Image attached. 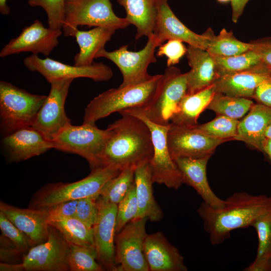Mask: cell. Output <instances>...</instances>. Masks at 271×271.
Returning <instances> with one entry per match:
<instances>
[{
	"instance_id": "1",
	"label": "cell",
	"mask_w": 271,
	"mask_h": 271,
	"mask_svg": "<svg viewBox=\"0 0 271 271\" xmlns=\"http://www.w3.org/2000/svg\"><path fill=\"white\" fill-rule=\"evenodd\" d=\"M224 201V205L219 208L203 202L196 210L213 245L228 239L232 231L250 226L258 217L271 210V196L237 192Z\"/></svg>"
},
{
	"instance_id": "2",
	"label": "cell",
	"mask_w": 271,
	"mask_h": 271,
	"mask_svg": "<svg viewBox=\"0 0 271 271\" xmlns=\"http://www.w3.org/2000/svg\"><path fill=\"white\" fill-rule=\"evenodd\" d=\"M109 124V137L101 157L102 167L110 166L120 171L136 169L150 162L154 154L151 132L141 118L122 114Z\"/></svg>"
},
{
	"instance_id": "3",
	"label": "cell",
	"mask_w": 271,
	"mask_h": 271,
	"mask_svg": "<svg viewBox=\"0 0 271 271\" xmlns=\"http://www.w3.org/2000/svg\"><path fill=\"white\" fill-rule=\"evenodd\" d=\"M162 77L163 74L155 75L144 83L102 92L85 107L83 123L95 124L97 120L113 113L146 107L153 99Z\"/></svg>"
},
{
	"instance_id": "4",
	"label": "cell",
	"mask_w": 271,
	"mask_h": 271,
	"mask_svg": "<svg viewBox=\"0 0 271 271\" xmlns=\"http://www.w3.org/2000/svg\"><path fill=\"white\" fill-rule=\"evenodd\" d=\"M120 171L110 166L100 167L91 170L89 175L78 181L45 185L35 193L29 207L45 208L64 201L99 196L104 184Z\"/></svg>"
},
{
	"instance_id": "5",
	"label": "cell",
	"mask_w": 271,
	"mask_h": 271,
	"mask_svg": "<svg viewBox=\"0 0 271 271\" xmlns=\"http://www.w3.org/2000/svg\"><path fill=\"white\" fill-rule=\"evenodd\" d=\"M46 98L47 95L32 94L1 81L0 123L4 134L31 126Z\"/></svg>"
},
{
	"instance_id": "6",
	"label": "cell",
	"mask_w": 271,
	"mask_h": 271,
	"mask_svg": "<svg viewBox=\"0 0 271 271\" xmlns=\"http://www.w3.org/2000/svg\"><path fill=\"white\" fill-rule=\"evenodd\" d=\"M109 137V130L95 124L73 125L62 129L53 139L54 149L84 158L91 170L102 167L101 157Z\"/></svg>"
},
{
	"instance_id": "7",
	"label": "cell",
	"mask_w": 271,
	"mask_h": 271,
	"mask_svg": "<svg viewBox=\"0 0 271 271\" xmlns=\"http://www.w3.org/2000/svg\"><path fill=\"white\" fill-rule=\"evenodd\" d=\"M130 24L114 13L110 0H66L62 30L65 36L74 37L79 26L122 29Z\"/></svg>"
},
{
	"instance_id": "8",
	"label": "cell",
	"mask_w": 271,
	"mask_h": 271,
	"mask_svg": "<svg viewBox=\"0 0 271 271\" xmlns=\"http://www.w3.org/2000/svg\"><path fill=\"white\" fill-rule=\"evenodd\" d=\"M161 45L153 34L148 37L146 45L139 51H129L128 45H122L112 51H107L104 48L98 52L96 59L105 58L117 67L122 76V82L119 87L136 85L153 77L148 72V67L151 64L157 62L156 49Z\"/></svg>"
},
{
	"instance_id": "9",
	"label": "cell",
	"mask_w": 271,
	"mask_h": 271,
	"mask_svg": "<svg viewBox=\"0 0 271 271\" xmlns=\"http://www.w3.org/2000/svg\"><path fill=\"white\" fill-rule=\"evenodd\" d=\"M119 113L131 115L141 118L150 129L154 154L150 162V167L153 183L163 184L170 189H178L183 183L181 174L168 148L167 132L170 123L164 125L154 123L134 108L126 109Z\"/></svg>"
},
{
	"instance_id": "10",
	"label": "cell",
	"mask_w": 271,
	"mask_h": 271,
	"mask_svg": "<svg viewBox=\"0 0 271 271\" xmlns=\"http://www.w3.org/2000/svg\"><path fill=\"white\" fill-rule=\"evenodd\" d=\"M186 94V73H181L179 68L174 66L169 67L163 74L157 92L150 104L143 109H134L154 123L168 125Z\"/></svg>"
},
{
	"instance_id": "11",
	"label": "cell",
	"mask_w": 271,
	"mask_h": 271,
	"mask_svg": "<svg viewBox=\"0 0 271 271\" xmlns=\"http://www.w3.org/2000/svg\"><path fill=\"white\" fill-rule=\"evenodd\" d=\"M147 218L127 223L115 236L116 271H150L144 254Z\"/></svg>"
},
{
	"instance_id": "12",
	"label": "cell",
	"mask_w": 271,
	"mask_h": 271,
	"mask_svg": "<svg viewBox=\"0 0 271 271\" xmlns=\"http://www.w3.org/2000/svg\"><path fill=\"white\" fill-rule=\"evenodd\" d=\"M23 63L30 71L37 72L50 83L63 79L87 78L94 81H107L113 76L111 69L102 63L93 62L88 66L70 65L50 58H41L32 54Z\"/></svg>"
},
{
	"instance_id": "13",
	"label": "cell",
	"mask_w": 271,
	"mask_h": 271,
	"mask_svg": "<svg viewBox=\"0 0 271 271\" xmlns=\"http://www.w3.org/2000/svg\"><path fill=\"white\" fill-rule=\"evenodd\" d=\"M69 243L60 232L49 225L47 239L33 246L22 258L24 270H70L68 256Z\"/></svg>"
},
{
	"instance_id": "14",
	"label": "cell",
	"mask_w": 271,
	"mask_h": 271,
	"mask_svg": "<svg viewBox=\"0 0 271 271\" xmlns=\"http://www.w3.org/2000/svg\"><path fill=\"white\" fill-rule=\"evenodd\" d=\"M73 80L66 79L50 83L49 93L31 125L51 141L62 129L71 123L64 106Z\"/></svg>"
},
{
	"instance_id": "15",
	"label": "cell",
	"mask_w": 271,
	"mask_h": 271,
	"mask_svg": "<svg viewBox=\"0 0 271 271\" xmlns=\"http://www.w3.org/2000/svg\"><path fill=\"white\" fill-rule=\"evenodd\" d=\"M225 142L227 141L210 137L195 126L170 123L167 132L168 148L173 159L211 157L217 147Z\"/></svg>"
},
{
	"instance_id": "16",
	"label": "cell",
	"mask_w": 271,
	"mask_h": 271,
	"mask_svg": "<svg viewBox=\"0 0 271 271\" xmlns=\"http://www.w3.org/2000/svg\"><path fill=\"white\" fill-rule=\"evenodd\" d=\"M98 213L93 226L97 261L103 267L116 271L115 258V224L117 204L97 198Z\"/></svg>"
},
{
	"instance_id": "17",
	"label": "cell",
	"mask_w": 271,
	"mask_h": 271,
	"mask_svg": "<svg viewBox=\"0 0 271 271\" xmlns=\"http://www.w3.org/2000/svg\"><path fill=\"white\" fill-rule=\"evenodd\" d=\"M62 34L61 29L46 28L41 21L35 20L2 49L0 57L27 52L47 56L59 44V38Z\"/></svg>"
},
{
	"instance_id": "18",
	"label": "cell",
	"mask_w": 271,
	"mask_h": 271,
	"mask_svg": "<svg viewBox=\"0 0 271 271\" xmlns=\"http://www.w3.org/2000/svg\"><path fill=\"white\" fill-rule=\"evenodd\" d=\"M157 14L154 34L162 44L169 40H178L206 50L212 33L211 29L202 34L189 29L176 17L170 8L168 0H156Z\"/></svg>"
},
{
	"instance_id": "19",
	"label": "cell",
	"mask_w": 271,
	"mask_h": 271,
	"mask_svg": "<svg viewBox=\"0 0 271 271\" xmlns=\"http://www.w3.org/2000/svg\"><path fill=\"white\" fill-rule=\"evenodd\" d=\"M3 146L10 162H19L54 149L52 141L32 126L16 129L5 134Z\"/></svg>"
},
{
	"instance_id": "20",
	"label": "cell",
	"mask_w": 271,
	"mask_h": 271,
	"mask_svg": "<svg viewBox=\"0 0 271 271\" xmlns=\"http://www.w3.org/2000/svg\"><path fill=\"white\" fill-rule=\"evenodd\" d=\"M144 254L150 271H187L183 256L160 231L147 234Z\"/></svg>"
},
{
	"instance_id": "21",
	"label": "cell",
	"mask_w": 271,
	"mask_h": 271,
	"mask_svg": "<svg viewBox=\"0 0 271 271\" xmlns=\"http://www.w3.org/2000/svg\"><path fill=\"white\" fill-rule=\"evenodd\" d=\"M210 157H177L173 160L181 174L183 184L192 187L203 202L211 207L219 208L224 205L225 201L214 193L207 177V165Z\"/></svg>"
},
{
	"instance_id": "22",
	"label": "cell",
	"mask_w": 271,
	"mask_h": 271,
	"mask_svg": "<svg viewBox=\"0 0 271 271\" xmlns=\"http://www.w3.org/2000/svg\"><path fill=\"white\" fill-rule=\"evenodd\" d=\"M0 212L28 236L33 246L47 239L49 225L45 209L21 208L1 201Z\"/></svg>"
},
{
	"instance_id": "23",
	"label": "cell",
	"mask_w": 271,
	"mask_h": 271,
	"mask_svg": "<svg viewBox=\"0 0 271 271\" xmlns=\"http://www.w3.org/2000/svg\"><path fill=\"white\" fill-rule=\"evenodd\" d=\"M270 71L263 64L252 70L220 77L214 83L215 92L230 96L252 98L257 87L270 78Z\"/></svg>"
},
{
	"instance_id": "24",
	"label": "cell",
	"mask_w": 271,
	"mask_h": 271,
	"mask_svg": "<svg viewBox=\"0 0 271 271\" xmlns=\"http://www.w3.org/2000/svg\"><path fill=\"white\" fill-rule=\"evenodd\" d=\"M186 56L191 68L186 73L187 94L213 85L219 78L214 58L207 50L188 45Z\"/></svg>"
},
{
	"instance_id": "25",
	"label": "cell",
	"mask_w": 271,
	"mask_h": 271,
	"mask_svg": "<svg viewBox=\"0 0 271 271\" xmlns=\"http://www.w3.org/2000/svg\"><path fill=\"white\" fill-rule=\"evenodd\" d=\"M271 123V108L254 104L247 115L239 121L235 140L242 141L263 152L265 132Z\"/></svg>"
},
{
	"instance_id": "26",
	"label": "cell",
	"mask_w": 271,
	"mask_h": 271,
	"mask_svg": "<svg viewBox=\"0 0 271 271\" xmlns=\"http://www.w3.org/2000/svg\"><path fill=\"white\" fill-rule=\"evenodd\" d=\"M134 183L138 205L135 219L147 218L152 222L161 221L164 213L154 195L150 162L143 163L136 168Z\"/></svg>"
},
{
	"instance_id": "27",
	"label": "cell",
	"mask_w": 271,
	"mask_h": 271,
	"mask_svg": "<svg viewBox=\"0 0 271 271\" xmlns=\"http://www.w3.org/2000/svg\"><path fill=\"white\" fill-rule=\"evenodd\" d=\"M116 30L104 27H96L88 31L77 29L74 37L79 46V51L74 57V65L80 66L91 65L97 54L104 48Z\"/></svg>"
},
{
	"instance_id": "28",
	"label": "cell",
	"mask_w": 271,
	"mask_h": 271,
	"mask_svg": "<svg viewBox=\"0 0 271 271\" xmlns=\"http://www.w3.org/2000/svg\"><path fill=\"white\" fill-rule=\"evenodd\" d=\"M116 1L124 8L126 20L136 28V39L154 34L157 14L156 0Z\"/></svg>"
},
{
	"instance_id": "29",
	"label": "cell",
	"mask_w": 271,
	"mask_h": 271,
	"mask_svg": "<svg viewBox=\"0 0 271 271\" xmlns=\"http://www.w3.org/2000/svg\"><path fill=\"white\" fill-rule=\"evenodd\" d=\"M214 93L213 84L195 93L186 94L172 116L171 123L181 126H196L200 114L207 109Z\"/></svg>"
},
{
	"instance_id": "30",
	"label": "cell",
	"mask_w": 271,
	"mask_h": 271,
	"mask_svg": "<svg viewBox=\"0 0 271 271\" xmlns=\"http://www.w3.org/2000/svg\"><path fill=\"white\" fill-rule=\"evenodd\" d=\"M257 234L258 246L254 261L244 271L271 270V210L258 217L251 224Z\"/></svg>"
},
{
	"instance_id": "31",
	"label": "cell",
	"mask_w": 271,
	"mask_h": 271,
	"mask_svg": "<svg viewBox=\"0 0 271 271\" xmlns=\"http://www.w3.org/2000/svg\"><path fill=\"white\" fill-rule=\"evenodd\" d=\"M56 228L69 243L95 248L93 227H89L75 217L48 222Z\"/></svg>"
},
{
	"instance_id": "32",
	"label": "cell",
	"mask_w": 271,
	"mask_h": 271,
	"mask_svg": "<svg viewBox=\"0 0 271 271\" xmlns=\"http://www.w3.org/2000/svg\"><path fill=\"white\" fill-rule=\"evenodd\" d=\"M212 57L219 77L252 70L263 64L258 55L252 50L232 56Z\"/></svg>"
},
{
	"instance_id": "33",
	"label": "cell",
	"mask_w": 271,
	"mask_h": 271,
	"mask_svg": "<svg viewBox=\"0 0 271 271\" xmlns=\"http://www.w3.org/2000/svg\"><path fill=\"white\" fill-rule=\"evenodd\" d=\"M254 104L249 98L228 96L215 92L207 107L217 115L238 119L242 117Z\"/></svg>"
},
{
	"instance_id": "34",
	"label": "cell",
	"mask_w": 271,
	"mask_h": 271,
	"mask_svg": "<svg viewBox=\"0 0 271 271\" xmlns=\"http://www.w3.org/2000/svg\"><path fill=\"white\" fill-rule=\"evenodd\" d=\"M250 49V45L238 40L233 32L222 29L215 36L212 33L207 51L212 56L228 57L237 55Z\"/></svg>"
},
{
	"instance_id": "35",
	"label": "cell",
	"mask_w": 271,
	"mask_h": 271,
	"mask_svg": "<svg viewBox=\"0 0 271 271\" xmlns=\"http://www.w3.org/2000/svg\"><path fill=\"white\" fill-rule=\"evenodd\" d=\"M135 169L127 168L121 171L104 184L99 196L109 202L118 204L134 182Z\"/></svg>"
},
{
	"instance_id": "36",
	"label": "cell",
	"mask_w": 271,
	"mask_h": 271,
	"mask_svg": "<svg viewBox=\"0 0 271 271\" xmlns=\"http://www.w3.org/2000/svg\"><path fill=\"white\" fill-rule=\"evenodd\" d=\"M95 248L69 244L68 262L71 271H102Z\"/></svg>"
},
{
	"instance_id": "37",
	"label": "cell",
	"mask_w": 271,
	"mask_h": 271,
	"mask_svg": "<svg viewBox=\"0 0 271 271\" xmlns=\"http://www.w3.org/2000/svg\"><path fill=\"white\" fill-rule=\"evenodd\" d=\"M239 122L226 116L217 115L211 121L195 127L210 137L228 141L234 140L236 136Z\"/></svg>"
},
{
	"instance_id": "38",
	"label": "cell",
	"mask_w": 271,
	"mask_h": 271,
	"mask_svg": "<svg viewBox=\"0 0 271 271\" xmlns=\"http://www.w3.org/2000/svg\"><path fill=\"white\" fill-rule=\"evenodd\" d=\"M138 212L135 183L132 185L124 197L117 204L115 234L128 222L134 219Z\"/></svg>"
},
{
	"instance_id": "39",
	"label": "cell",
	"mask_w": 271,
	"mask_h": 271,
	"mask_svg": "<svg viewBox=\"0 0 271 271\" xmlns=\"http://www.w3.org/2000/svg\"><path fill=\"white\" fill-rule=\"evenodd\" d=\"M66 0H28L31 7H40L45 11L48 27L61 29L65 18Z\"/></svg>"
},
{
	"instance_id": "40",
	"label": "cell",
	"mask_w": 271,
	"mask_h": 271,
	"mask_svg": "<svg viewBox=\"0 0 271 271\" xmlns=\"http://www.w3.org/2000/svg\"><path fill=\"white\" fill-rule=\"evenodd\" d=\"M0 229L22 253L28 252L33 244L28 236L16 226L2 212H0Z\"/></svg>"
},
{
	"instance_id": "41",
	"label": "cell",
	"mask_w": 271,
	"mask_h": 271,
	"mask_svg": "<svg viewBox=\"0 0 271 271\" xmlns=\"http://www.w3.org/2000/svg\"><path fill=\"white\" fill-rule=\"evenodd\" d=\"M99 196L86 197L78 201L74 217L89 227H93L97 218Z\"/></svg>"
},
{
	"instance_id": "42",
	"label": "cell",
	"mask_w": 271,
	"mask_h": 271,
	"mask_svg": "<svg viewBox=\"0 0 271 271\" xmlns=\"http://www.w3.org/2000/svg\"><path fill=\"white\" fill-rule=\"evenodd\" d=\"M186 52L187 47L183 42L178 40H169L159 47L156 56H165L167 58V66L169 67L178 64L180 59L186 55Z\"/></svg>"
},
{
	"instance_id": "43",
	"label": "cell",
	"mask_w": 271,
	"mask_h": 271,
	"mask_svg": "<svg viewBox=\"0 0 271 271\" xmlns=\"http://www.w3.org/2000/svg\"><path fill=\"white\" fill-rule=\"evenodd\" d=\"M78 200L62 202L45 208L48 216V222L74 217Z\"/></svg>"
},
{
	"instance_id": "44",
	"label": "cell",
	"mask_w": 271,
	"mask_h": 271,
	"mask_svg": "<svg viewBox=\"0 0 271 271\" xmlns=\"http://www.w3.org/2000/svg\"><path fill=\"white\" fill-rule=\"evenodd\" d=\"M249 43L250 49L255 52L262 62L271 70V37L257 39Z\"/></svg>"
},
{
	"instance_id": "45",
	"label": "cell",
	"mask_w": 271,
	"mask_h": 271,
	"mask_svg": "<svg viewBox=\"0 0 271 271\" xmlns=\"http://www.w3.org/2000/svg\"><path fill=\"white\" fill-rule=\"evenodd\" d=\"M21 253L15 245L3 234L1 236L0 258L2 262L14 263Z\"/></svg>"
},
{
	"instance_id": "46",
	"label": "cell",
	"mask_w": 271,
	"mask_h": 271,
	"mask_svg": "<svg viewBox=\"0 0 271 271\" xmlns=\"http://www.w3.org/2000/svg\"><path fill=\"white\" fill-rule=\"evenodd\" d=\"M258 103L271 108V79L263 81L256 88L252 97Z\"/></svg>"
},
{
	"instance_id": "47",
	"label": "cell",
	"mask_w": 271,
	"mask_h": 271,
	"mask_svg": "<svg viewBox=\"0 0 271 271\" xmlns=\"http://www.w3.org/2000/svg\"><path fill=\"white\" fill-rule=\"evenodd\" d=\"M249 0H231L232 9L231 19L233 23L237 22L239 18L242 15L245 7Z\"/></svg>"
},
{
	"instance_id": "48",
	"label": "cell",
	"mask_w": 271,
	"mask_h": 271,
	"mask_svg": "<svg viewBox=\"0 0 271 271\" xmlns=\"http://www.w3.org/2000/svg\"><path fill=\"white\" fill-rule=\"evenodd\" d=\"M1 271H22L24 270L23 265L21 263H8L1 262L0 263Z\"/></svg>"
},
{
	"instance_id": "49",
	"label": "cell",
	"mask_w": 271,
	"mask_h": 271,
	"mask_svg": "<svg viewBox=\"0 0 271 271\" xmlns=\"http://www.w3.org/2000/svg\"><path fill=\"white\" fill-rule=\"evenodd\" d=\"M263 153L268 156L271 163V139H265L263 144Z\"/></svg>"
},
{
	"instance_id": "50",
	"label": "cell",
	"mask_w": 271,
	"mask_h": 271,
	"mask_svg": "<svg viewBox=\"0 0 271 271\" xmlns=\"http://www.w3.org/2000/svg\"><path fill=\"white\" fill-rule=\"evenodd\" d=\"M7 0H0V12L6 15L10 13V8L7 4Z\"/></svg>"
},
{
	"instance_id": "51",
	"label": "cell",
	"mask_w": 271,
	"mask_h": 271,
	"mask_svg": "<svg viewBox=\"0 0 271 271\" xmlns=\"http://www.w3.org/2000/svg\"><path fill=\"white\" fill-rule=\"evenodd\" d=\"M265 137L266 139H271V123L267 126L266 129Z\"/></svg>"
},
{
	"instance_id": "52",
	"label": "cell",
	"mask_w": 271,
	"mask_h": 271,
	"mask_svg": "<svg viewBox=\"0 0 271 271\" xmlns=\"http://www.w3.org/2000/svg\"><path fill=\"white\" fill-rule=\"evenodd\" d=\"M217 1L220 3L225 4L228 2H231V0H217Z\"/></svg>"
},
{
	"instance_id": "53",
	"label": "cell",
	"mask_w": 271,
	"mask_h": 271,
	"mask_svg": "<svg viewBox=\"0 0 271 271\" xmlns=\"http://www.w3.org/2000/svg\"><path fill=\"white\" fill-rule=\"evenodd\" d=\"M270 79H271V70H270Z\"/></svg>"
}]
</instances>
